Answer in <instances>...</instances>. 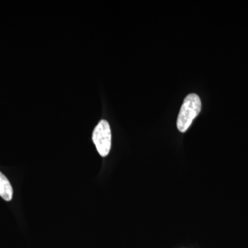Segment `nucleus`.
<instances>
[{"mask_svg":"<svg viewBox=\"0 0 248 248\" xmlns=\"http://www.w3.org/2000/svg\"><path fill=\"white\" fill-rule=\"evenodd\" d=\"M14 190L11 183L6 176L0 172V197L6 202H10L12 200Z\"/></svg>","mask_w":248,"mask_h":248,"instance_id":"7ed1b4c3","label":"nucleus"},{"mask_svg":"<svg viewBox=\"0 0 248 248\" xmlns=\"http://www.w3.org/2000/svg\"><path fill=\"white\" fill-rule=\"evenodd\" d=\"M93 141L102 156H107L111 148V130L108 122L101 120L93 133Z\"/></svg>","mask_w":248,"mask_h":248,"instance_id":"f03ea898","label":"nucleus"},{"mask_svg":"<svg viewBox=\"0 0 248 248\" xmlns=\"http://www.w3.org/2000/svg\"><path fill=\"white\" fill-rule=\"evenodd\" d=\"M201 109L202 102L197 94L192 93L186 96L177 118V128L181 133L187 131L193 120L200 114Z\"/></svg>","mask_w":248,"mask_h":248,"instance_id":"f257e3e1","label":"nucleus"}]
</instances>
